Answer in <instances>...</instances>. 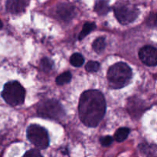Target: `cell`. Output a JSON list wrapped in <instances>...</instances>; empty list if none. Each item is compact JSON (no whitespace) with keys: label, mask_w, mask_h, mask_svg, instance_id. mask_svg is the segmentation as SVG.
Returning <instances> with one entry per match:
<instances>
[{"label":"cell","mask_w":157,"mask_h":157,"mask_svg":"<svg viewBox=\"0 0 157 157\" xmlns=\"http://www.w3.org/2000/svg\"><path fill=\"white\" fill-rule=\"evenodd\" d=\"M78 111L83 124L87 127H97L106 112V101L103 94L98 90L84 91L80 98Z\"/></svg>","instance_id":"6da1fadb"},{"label":"cell","mask_w":157,"mask_h":157,"mask_svg":"<svg viewBox=\"0 0 157 157\" xmlns=\"http://www.w3.org/2000/svg\"><path fill=\"white\" fill-rule=\"evenodd\" d=\"M131 78L132 70L126 63H117L107 71V80L112 88L120 89L125 87Z\"/></svg>","instance_id":"7a4b0ae2"},{"label":"cell","mask_w":157,"mask_h":157,"mask_svg":"<svg viewBox=\"0 0 157 157\" xmlns=\"http://www.w3.org/2000/svg\"><path fill=\"white\" fill-rule=\"evenodd\" d=\"M25 91L18 81H10L5 84L2 92V97L6 103L12 106H17L23 104L25 101Z\"/></svg>","instance_id":"3957f363"},{"label":"cell","mask_w":157,"mask_h":157,"mask_svg":"<svg viewBox=\"0 0 157 157\" xmlns=\"http://www.w3.org/2000/svg\"><path fill=\"white\" fill-rule=\"evenodd\" d=\"M38 113L40 117L55 121L62 120L65 116V112L61 103L55 99L47 100L40 103Z\"/></svg>","instance_id":"277c9868"},{"label":"cell","mask_w":157,"mask_h":157,"mask_svg":"<svg viewBox=\"0 0 157 157\" xmlns=\"http://www.w3.org/2000/svg\"><path fill=\"white\" fill-rule=\"evenodd\" d=\"M27 138L32 144L43 150L49 145V137L47 130L37 124H32L27 129Z\"/></svg>","instance_id":"5b68a950"},{"label":"cell","mask_w":157,"mask_h":157,"mask_svg":"<svg viewBox=\"0 0 157 157\" xmlns=\"http://www.w3.org/2000/svg\"><path fill=\"white\" fill-rule=\"evenodd\" d=\"M114 13L117 19L123 25L133 22L139 14L138 9L133 6L125 3H120L114 7Z\"/></svg>","instance_id":"8992f818"},{"label":"cell","mask_w":157,"mask_h":157,"mask_svg":"<svg viewBox=\"0 0 157 157\" xmlns=\"http://www.w3.org/2000/svg\"><path fill=\"white\" fill-rule=\"evenodd\" d=\"M139 57L142 62L147 66H156L157 64V50L151 45H146L139 51Z\"/></svg>","instance_id":"52a82bcc"},{"label":"cell","mask_w":157,"mask_h":157,"mask_svg":"<svg viewBox=\"0 0 157 157\" xmlns=\"http://www.w3.org/2000/svg\"><path fill=\"white\" fill-rule=\"evenodd\" d=\"M57 13L60 18L65 21H69L75 15V9L72 5L68 3H61L57 8Z\"/></svg>","instance_id":"ba28073f"},{"label":"cell","mask_w":157,"mask_h":157,"mask_svg":"<svg viewBox=\"0 0 157 157\" xmlns=\"http://www.w3.org/2000/svg\"><path fill=\"white\" fill-rule=\"evenodd\" d=\"M128 110L133 117L137 118L139 114L141 115L144 110V101L136 98H132L130 101H128Z\"/></svg>","instance_id":"9c48e42d"},{"label":"cell","mask_w":157,"mask_h":157,"mask_svg":"<svg viewBox=\"0 0 157 157\" xmlns=\"http://www.w3.org/2000/svg\"><path fill=\"white\" fill-rule=\"evenodd\" d=\"M6 10L12 14H17L24 11L26 7L25 0H8L6 2Z\"/></svg>","instance_id":"30bf717a"},{"label":"cell","mask_w":157,"mask_h":157,"mask_svg":"<svg viewBox=\"0 0 157 157\" xmlns=\"http://www.w3.org/2000/svg\"><path fill=\"white\" fill-rule=\"evenodd\" d=\"M94 10L98 15H104L110 11L108 2L107 0H99L96 2L94 6Z\"/></svg>","instance_id":"8fae6325"},{"label":"cell","mask_w":157,"mask_h":157,"mask_svg":"<svg viewBox=\"0 0 157 157\" xmlns=\"http://www.w3.org/2000/svg\"><path fill=\"white\" fill-rule=\"evenodd\" d=\"M129 133H130V129L127 128V127H122V128L118 129L114 134L115 140L117 142H123L127 139Z\"/></svg>","instance_id":"7c38bea8"},{"label":"cell","mask_w":157,"mask_h":157,"mask_svg":"<svg viewBox=\"0 0 157 157\" xmlns=\"http://www.w3.org/2000/svg\"><path fill=\"white\" fill-rule=\"evenodd\" d=\"M96 29V25L93 22H86L85 24L83 26V29L81 30V33H80L79 37H78V39L82 40L83 38H85L87 35H88L90 32H91L92 31Z\"/></svg>","instance_id":"4fadbf2b"},{"label":"cell","mask_w":157,"mask_h":157,"mask_svg":"<svg viewBox=\"0 0 157 157\" xmlns=\"http://www.w3.org/2000/svg\"><path fill=\"white\" fill-rule=\"evenodd\" d=\"M106 47V41L105 38L104 37H100L94 40L93 43V48L97 53L100 54L104 52Z\"/></svg>","instance_id":"5bb4252c"},{"label":"cell","mask_w":157,"mask_h":157,"mask_svg":"<svg viewBox=\"0 0 157 157\" xmlns=\"http://www.w3.org/2000/svg\"><path fill=\"white\" fill-rule=\"evenodd\" d=\"M70 62L75 67H81L84 62V58L81 54L75 53L71 55L70 58Z\"/></svg>","instance_id":"9a60e30c"},{"label":"cell","mask_w":157,"mask_h":157,"mask_svg":"<svg viewBox=\"0 0 157 157\" xmlns=\"http://www.w3.org/2000/svg\"><path fill=\"white\" fill-rule=\"evenodd\" d=\"M71 74L69 71H66L64 73L61 74L59 76L57 77L56 78V83L58 85H63L64 84L69 83L71 80Z\"/></svg>","instance_id":"2e32d148"},{"label":"cell","mask_w":157,"mask_h":157,"mask_svg":"<svg viewBox=\"0 0 157 157\" xmlns=\"http://www.w3.org/2000/svg\"><path fill=\"white\" fill-rule=\"evenodd\" d=\"M54 66L53 61L48 58H44L41 59L40 62V67L41 69L44 72H49L52 69Z\"/></svg>","instance_id":"e0dca14e"},{"label":"cell","mask_w":157,"mask_h":157,"mask_svg":"<svg viewBox=\"0 0 157 157\" xmlns=\"http://www.w3.org/2000/svg\"><path fill=\"white\" fill-rule=\"evenodd\" d=\"M100 64L98 61H90L87 63L85 65V69L88 72H96L99 70Z\"/></svg>","instance_id":"ac0fdd59"},{"label":"cell","mask_w":157,"mask_h":157,"mask_svg":"<svg viewBox=\"0 0 157 157\" xmlns=\"http://www.w3.org/2000/svg\"><path fill=\"white\" fill-rule=\"evenodd\" d=\"M113 139L110 136H103L100 139V142H101V144L104 147H108L110 144L113 143Z\"/></svg>","instance_id":"d6986e66"},{"label":"cell","mask_w":157,"mask_h":157,"mask_svg":"<svg viewBox=\"0 0 157 157\" xmlns=\"http://www.w3.org/2000/svg\"><path fill=\"white\" fill-rule=\"evenodd\" d=\"M25 156L29 157H36V156H41V153L37 150H31L30 151H28L25 153Z\"/></svg>","instance_id":"ffe728a7"},{"label":"cell","mask_w":157,"mask_h":157,"mask_svg":"<svg viewBox=\"0 0 157 157\" xmlns=\"http://www.w3.org/2000/svg\"><path fill=\"white\" fill-rule=\"evenodd\" d=\"M147 23L150 26H156V14H153V15H150V16L149 17L148 19H147Z\"/></svg>","instance_id":"44dd1931"},{"label":"cell","mask_w":157,"mask_h":157,"mask_svg":"<svg viewBox=\"0 0 157 157\" xmlns=\"http://www.w3.org/2000/svg\"><path fill=\"white\" fill-rule=\"evenodd\" d=\"M2 26H3V25H2V22L1 19H0V29H1L2 28Z\"/></svg>","instance_id":"7402d4cb"}]
</instances>
